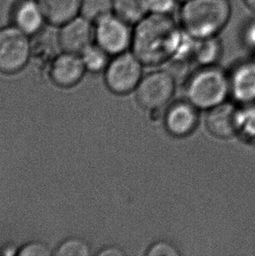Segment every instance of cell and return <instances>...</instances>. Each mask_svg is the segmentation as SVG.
<instances>
[{"label": "cell", "instance_id": "cell-13", "mask_svg": "<svg viewBox=\"0 0 255 256\" xmlns=\"http://www.w3.org/2000/svg\"><path fill=\"white\" fill-rule=\"evenodd\" d=\"M12 24L30 37L38 34L48 23L37 0H20L12 12Z\"/></svg>", "mask_w": 255, "mask_h": 256}, {"label": "cell", "instance_id": "cell-24", "mask_svg": "<svg viewBox=\"0 0 255 256\" xmlns=\"http://www.w3.org/2000/svg\"><path fill=\"white\" fill-rule=\"evenodd\" d=\"M242 40L248 48L255 51V20L246 24L242 32Z\"/></svg>", "mask_w": 255, "mask_h": 256}, {"label": "cell", "instance_id": "cell-25", "mask_svg": "<svg viewBox=\"0 0 255 256\" xmlns=\"http://www.w3.org/2000/svg\"><path fill=\"white\" fill-rule=\"evenodd\" d=\"M99 256H125L124 250H122L120 248L114 246H108L100 250V252L97 254Z\"/></svg>", "mask_w": 255, "mask_h": 256}, {"label": "cell", "instance_id": "cell-17", "mask_svg": "<svg viewBox=\"0 0 255 256\" xmlns=\"http://www.w3.org/2000/svg\"><path fill=\"white\" fill-rule=\"evenodd\" d=\"M80 56L86 71L94 74L104 72L112 57L96 42L86 46Z\"/></svg>", "mask_w": 255, "mask_h": 256}, {"label": "cell", "instance_id": "cell-10", "mask_svg": "<svg viewBox=\"0 0 255 256\" xmlns=\"http://www.w3.org/2000/svg\"><path fill=\"white\" fill-rule=\"evenodd\" d=\"M240 113L238 108L228 102L207 110L206 126L208 132L217 138H234L240 130Z\"/></svg>", "mask_w": 255, "mask_h": 256}, {"label": "cell", "instance_id": "cell-2", "mask_svg": "<svg viewBox=\"0 0 255 256\" xmlns=\"http://www.w3.org/2000/svg\"><path fill=\"white\" fill-rule=\"evenodd\" d=\"M230 0H189L180 9L178 24L195 38L218 36L232 16Z\"/></svg>", "mask_w": 255, "mask_h": 256}, {"label": "cell", "instance_id": "cell-26", "mask_svg": "<svg viewBox=\"0 0 255 256\" xmlns=\"http://www.w3.org/2000/svg\"><path fill=\"white\" fill-rule=\"evenodd\" d=\"M18 250L20 248H17L16 246H14V245H7V246H4L2 250H1V252H0V254L1 256H15V254H17L18 253Z\"/></svg>", "mask_w": 255, "mask_h": 256}, {"label": "cell", "instance_id": "cell-3", "mask_svg": "<svg viewBox=\"0 0 255 256\" xmlns=\"http://www.w3.org/2000/svg\"><path fill=\"white\" fill-rule=\"evenodd\" d=\"M186 93L187 100L198 108L209 110L230 96L228 74L217 65L200 66L187 80Z\"/></svg>", "mask_w": 255, "mask_h": 256}, {"label": "cell", "instance_id": "cell-28", "mask_svg": "<svg viewBox=\"0 0 255 256\" xmlns=\"http://www.w3.org/2000/svg\"><path fill=\"white\" fill-rule=\"evenodd\" d=\"M187 1H189V0H176V2H178V4H180L186 3V2H187Z\"/></svg>", "mask_w": 255, "mask_h": 256}, {"label": "cell", "instance_id": "cell-7", "mask_svg": "<svg viewBox=\"0 0 255 256\" xmlns=\"http://www.w3.org/2000/svg\"><path fill=\"white\" fill-rule=\"evenodd\" d=\"M94 42L110 56H116L130 51L133 38V26L108 14L94 23Z\"/></svg>", "mask_w": 255, "mask_h": 256}, {"label": "cell", "instance_id": "cell-22", "mask_svg": "<svg viewBox=\"0 0 255 256\" xmlns=\"http://www.w3.org/2000/svg\"><path fill=\"white\" fill-rule=\"evenodd\" d=\"M178 4L176 0H147L148 14L156 15L172 16Z\"/></svg>", "mask_w": 255, "mask_h": 256}, {"label": "cell", "instance_id": "cell-23", "mask_svg": "<svg viewBox=\"0 0 255 256\" xmlns=\"http://www.w3.org/2000/svg\"><path fill=\"white\" fill-rule=\"evenodd\" d=\"M52 251L44 243L32 242L28 243L18 250V256H49Z\"/></svg>", "mask_w": 255, "mask_h": 256}, {"label": "cell", "instance_id": "cell-11", "mask_svg": "<svg viewBox=\"0 0 255 256\" xmlns=\"http://www.w3.org/2000/svg\"><path fill=\"white\" fill-rule=\"evenodd\" d=\"M86 70L78 54L62 52L54 58L49 76L54 84L62 88L76 86L82 80Z\"/></svg>", "mask_w": 255, "mask_h": 256}, {"label": "cell", "instance_id": "cell-15", "mask_svg": "<svg viewBox=\"0 0 255 256\" xmlns=\"http://www.w3.org/2000/svg\"><path fill=\"white\" fill-rule=\"evenodd\" d=\"M222 52L223 45L218 36L196 38L192 60L198 63L200 66L217 65Z\"/></svg>", "mask_w": 255, "mask_h": 256}, {"label": "cell", "instance_id": "cell-21", "mask_svg": "<svg viewBox=\"0 0 255 256\" xmlns=\"http://www.w3.org/2000/svg\"><path fill=\"white\" fill-rule=\"evenodd\" d=\"M147 256H180V250L173 243L167 240H158L148 248Z\"/></svg>", "mask_w": 255, "mask_h": 256}, {"label": "cell", "instance_id": "cell-20", "mask_svg": "<svg viewBox=\"0 0 255 256\" xmlns=\"http://www.w3.org/2000/svg\"><path fill=\"white\" fill-rule=\"evenodd\" d=\"M240 132L255 139V106L248 108L240 113Z\"/></svg>", "mask_w": 255, "mask_h": 256}, {"label": "cell", "instance_id": "cell-9", "mask_svg": "<svg viewBox=\"0 0 255 256\" xmlns=\"http://www.w3.org/2000/svg\"><path fill=\"white\" fill-rule=\"evenodd\" d=\"M58 42L62 52L80 54L94 42V24L79 15L60 26Z\"/></svg>", "mask_w": 255, "mask_h": 256}, {"label": "cell", "instance_id": "cell-1", "mask_svg": "<svg viewBox=\"0 0 255 256\" xmlns=\"http://www.w3.org/2000/svg\"><path fill=\"white\" fill-rule=\"evenodd\" d=\"M182 28L169 15L148 14L133 28L130 51L144 66H159L173 59Z\"/></svg>", "mask_w": 255, "mask_h": 256}, {"label": "cell", "instance_id": "cell-18", "mask_svg": "<svg viewBox=\"0 0 255 256\" xmlns=\"http://www.w3.org/2000/svg\"><path fill=\"white\" fill-rule=\"evenodd\" d=\"M112 12L113 0H82L80 15L94 24Z\"/></svg>", "mask_w": 255, "mask_h": 256}, {"label": "cell", "instance_id": "cell-16", "mask_svg": "<svg viewBox=\"0 0 255 256\" xmlns=\"http://www.w3.org/2000/svg\"><path fill=\"white\" fill-rule=\"evenodd\" d=\"M113 14L134 26L148 14L147 0H113Z\"/></svg>", "mask_w": 255, "mask_h": 256}, {"label": "cell", "instance_id": "cell-12", "mask_svg": "<svg viewBox=\"0 0 255 256\" xmlns=\"http://www.w3.org/2000/svg\"><path fill=\"white\" fill-rule=\"evenodd\" d=\"M230 94L243 104L255 102V60L237 63L228 73Z\"/></svg>", "mask_w": 255, "mask_h": 256}, {"label": "cell", "instance_id": "cell-6", "mask_svg": "<svg viewBox=\"0 0 255 256\" xmlns=\"http://www.w3.org/2000/svg\"><path fill=\"white\" fill-rule=\"evenodd\" d=\"M144 66L131 51L113 56L104 71L108 88L116 94L134 91L144 77Z\"/></svg>", "mask_w": 255, "mask_h": 256}, {"label": "cell", "instance_id": "cell-14", "mask_svg": "<svg viewBox=\"0 0 255 256\" xmlns=\"http://www.w3.org/2000/svg\"><path fill=\"white\" fill-rule=\"evenodd\" d=\"M48 24L60 26L80 14L82 0H37Z\"/></svg>", "mask_w": 255, "mask_h": 256}, {"label": "cell", "instance_id": "cell-19", "mask_svg": "<svg viewBox=\"0 0 255 256\" xmlns=\"http://www.w3.org/2000/svg\"><path fill=\"white\" fill-rule=\"evenodd\" d=\"M57 256H88L91 254L90 245L79 238L66 240L60 245L56 253Z\"/></svg>", "mask_w": 255, "mask_h": 256}, {"label": "cell", "instance_id": "cell-27", "mask_svg": "<svg viewBox=\"0 0 255 256\" xmlns=\"http://www.w3.org/2000/svg\"><path fill=\"white\" fill-rule=\"evenodd\" d=\"M246 6L255 14V0H243Z\"/></svg>", "mask_w": 255, "mask_h": 256}, {"label": "cell", "instance_id": "cell-8", "mask_svg": "<svg viewBox=\"0 0 255 256\" xmlns=\"http://www.w3.org/2000/svg\"><path fill=\"white\" fill-rule=\"evenodd\" d=\"M200 110L188 100L173 102L164 113L166 130L178 138L190 136L200 124Z\"/></svg>", "mask_w": 255, "mask_h": 256}, {"label": "cell", "instance_id": "cell-4", "mask_svg": "<svg viewBox=\"0 0 255 256\" xmlns=\"http://www.w3.org/2000/svg\"><path fill=\"white\" fill-rule=\"evenodd\" d=\"M32 54L31 37L12 24L0 28V72L15 74L24 68Z\"/></svg>", "mask_w": 255, "mask_h": 256}, {"label": "cell", "instance_id": "cell-5", "mask_svg": "<svg viewBox=\"0 0 255 256\" xmlns=\"http://www.w3.org/2000/svg\"><path fill=\"white\" fill-rule=\"evenodd\" d=\"M176 91V80L166 70H156L142 78L136 88V99L142 108L159 111L169 105Z\"/></svg>", "mask_w": 255, "mask_h": 256}]
</instances>
